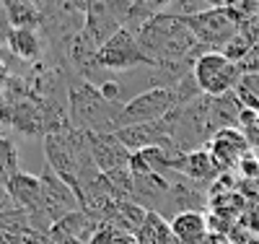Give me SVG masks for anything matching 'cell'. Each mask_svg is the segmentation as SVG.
Wrapping results in <instances>:
<instances>
[{"mask_svg": "<svg viewBox=\"0 0 259 244\" xmlns=\"http://www.w3.org/2000/svg\"><path fill=\"white\" fill-rule=\"evenodd\" d=\"M135 37L153 65H194V60L205 55L179 16L158 13L135 29Z\"/></svg>", "mask_w": 259, "mask_h": 244, "instance_id": "1", "label": "cell"}, {"mask_svg": "<svg viewBox=\"0 0 259 244\" xmlns=\"http://www.w3.org/2000/svg\"><path fill=\"white\" fill-rule=\"evenodd\" d=\"M45 156H47V166L62 182H68L75 195H80L85 185H91L96 177H101L99 166L91 159L85 132L78 127L50 132L45 138Z\"/></svg>", "mask_w": 259, "mask_h": 244, "instance_id": "2", "label": "cell"}, {"mask_svg": "<svg viewBox=\"0 0 259 244\" xmlns=\"http://www.w3.org/2000/svg\"><path fill=\"white\" fill-rule=\"evenodd\" d=\"M68 104H70V117L78 130L85 132H117V117L119 109L117 104L106 101L99 94V86H91L89 81H78L68 88Z\"/></svg>", "mask_w": 259, "mask_h": 244, "instance_id": "3", "label": "cell"}, {"mask_svg": "<svg viewBox=\"0 0 259 244\" xmlns=\"http://www.w3.org/2000/svg\"><path fill=\"white\" fill-rule=\"evenodd\" d=\"M96 68L101 71H140V68H156L150 57L140 50V42L135 37V31H130L127 26L117 29L101 47L96 50Z\"/></svg>", "mask_w": 259, "mask_h": 244, "instance_id": "4", "label": "cell"}, {"mask_svg": "<svg viewBox=\"0 0 259 244\" xmlns=\"http://www.w3.org/2000/svg\"><path fill=\"white\" fill-rule=\"evenodd\" d=\"M192 76L202 96H226L233 94L236 83L241 78V68L223 52H205L194 60Z\"/></svg>", "mask_w": 259, "mask_h": 244, "instance_id": "5", "label": "cell"}, {"mask_svg": "<svg viewBox=\"0 0 259 244\" xmlns=\"http://www.w3.org/2000/svg\"><path fill=\"white\" fill-rule=\"evenodd\" d=\"M192 37L197 39L202 52H223L226 44L236 37L241 21L236 18L228 8H207L192 18H184Z\"/></svg>", "mask_w": 259, "mask_h": 244, "instance_id": "6", "label": "cell"}, {"mask_svg": "<svg viewBox=\"0 0 259 244\" xmlns=\"http://www.w3.org/2000/svg\"><path fill=\"white\" fill-rule=\"evenodd\" d=\"M39 185H41L45 211H47V216L52 221V226L57 224V221H62L65 216L80 211V200H78V195L73 192V187L68 182H62L50 166L39 174Z\"/></svg>", "mask_w": 259, "mask_h": 244, "instance_id": "7", "label": "cell"}, {"mask_svg": "<svg viewBox=\"0 0 259 244\" xmlns=\"http://www.w3.org/2000/svg\"><path fill=\"white\" fill-rule=\"evenodd\" d=\"M205 148L210 151V156L215 159V164H218L223 174L239 169V164L251 153L249 141L244 138V132L239 127H226L221 132H215Z\"/></svg>", "mask_w": 259, "mask_h": 244, "instance_id": "8", "label": "cell"}, {"mask_svg": "<svg viewBox=\"0 0 259 244\" xmlns=\"http://www.w3.org/2000/svg\"><path fill=\"white\" fill-rule=\"evenodd\" d=\"M85 143H89L91 159H94V164L99 166L101 174H109V171H117V169H130L133 153L117 141L114 132H85Z\"/></svg>", "mask_w": 259, "mask_h": 244, "instance_id": "9", "label": "cell"}, {"mask_svg": "<svg viewBox=\"0 0 259 244\" xmlns=\"http://www.w3.org/2000/svg\"><path fill=\"white\" fill-rule=\"evenodd\" d=\"M171 234L179 244H205L210 236V221L202 211H184L168 221Z\"/></svg>", "mask_w": 259, "mask_h": 244, "instance_id": "10", "label": "cell"}, {"mask_svg": "<svg viewBox=\"0 0 259 244\" xmlns=\"http://www.w3.org/2000/svg\"><path fill=\"white\" fill-rule=\"evenodd\" d=\"M182 174L187 177L189 182H194V185L205 187V185H212V182L218 180V177H221L223 171L218 169L215 159L210 156V151H207V148H200V151H192V153H187L184 166H182Z\"/></svg>", "mask_w": 259, "mask_h": 244, "instance_id": "11", "label": "cell"}, {"mask_svg": "<svg viewBox=\"0 0 259 244\" xmlns=\"http://www.w3.org/2000/svg\"><path fill=\"white\" fill-rule=\"evenodd\" d=\"M6 47L24 62H36L41 57V39L34 29H11L6 37Z\"/></svg>", "mask_w": 259, "mask_h": 244, "instance_id": "12", "label": "cell"}, {"mask_svg": "<svg viewBox=\"0 0 259 244\" xmlns=\"http://www.w3.org/2000/svg\"><path fill=\"white\" fill-rule=\"evenodd\" d=\"M3 11H6V21L11 24V29H34L39 26L41 13L34 8V3L26 0H3Z\"/></svg>", "mask_w": 259, "mask_h": 244, "instance_id": "13", "label": "cell"}, {"mask_svg": "<svg viewBox=\"0 0 259 244\" xmlns=\"http://www.w3.org/2000/svg\"><path fill=\"white\" fill-rule=\"evenodd\" d=\"M135 236H138V244H179L177 236L171 234L168 221L156 213H148L145 224L140 226V231Z\"/></svg>", "mask_w": 259, "mask_h": 244, "instance_id": "14", "label": "cell"}, {"mask_svg": "<svg viewBox=\"0 0 259 244\" xmlns=\"http://www.w3.org/2000/svg\"><path fill=\"white\" fill-rule=\"evenodd\" d=\"M55 229H60V231H65V234H70V236H75V239L89 244L94 239V234L99 231V224L85 211H75L70 216H65L62 221H57Z\"/></svg>", "mask_w": 259, "mask_h": 244, "instance_id": "15", "label": "cell"}, {"mask_svg": "<svg viewBox=\"0 0 259 244\" xmlns=\"http://www.w3.org/2000/svg\"><path fill=\"white\" fill-rule=\"evenodd\" d=\"M236 101L246 112H259V73H241L239 83L233 88Z\"/></svg>", "mask_w": 259, "mask_h": 244, "instance_id": "16", "label": "cell"}, {"mask_svg": "<svg viewBox=\"0 0 259 244\" xmlns=\"http://www.w3.org/2000/svg\"><path fill=\"white\" fill-rule=\"evenodd\" d=\"M18 156H16V148L8 138H0V187L6 190V185L18 174Z\"/></svg>", "mask_w": 259, "mask_h": 244, "instance_id": "17", "label": "cell"}, {"mask_svg": "<svg viewBox=\"0 0 259 244\" xmlns=\"http://www.w3.org/2000/svg\"><path fill=\"white\" fill-rule=\"evenodd\" d=\"M89 244H138V236L112 229V226H99V231L94 234V239Z\"/></svg>", "mask_w": 259, "mask_h": 244, "instance_id": "18", "label": "cell"}, {"mask_svg": "<svg viewBox=\"0 0 259 244\" xmlns=\"http://www.w3.org/2000/svg\"><path fill=\"white\" fill-rule=\"evenodd\" d=\"M210 6L205 3V0H174L163 13L168 16H179V18H192V16H197L202 11H207Z\"/></svg>", "mask_w": 259, "mask_h": 244, "instance_id": "19", "label": "cell"}, {"mask_svg": "<svg viewBox=\"0 0 259 244\" xmlns=\"http://www.w3.org/2000/svg\"><path fill=\"white\" fill-rule=\"evenodd\" d=\"M47 244H85V241H80V239H75V236H70V234H65V231L52 226L50 234H47Z\"/></svg>", "mask_w": 259, "mask_h": 244, "instance_id": "20", "label": "cell"}, {"mask_svg": "<svg viewBox=\"0 0 259 244\" xmlns=\"http://www.w3.org/2000/svg\"><path fill=\"white\" fill-rule=\"evenodd\" d=\"M241 224H246L254 234H259V203H254L249 211H244V216H241Z\"/></svg>", "mask_w": 259, "mask_h": 244, "instance_id": "21", "label": "cell"}, {"mask_svg": "<svg viewBox=\"0 0 259 244\" xmlns=\"http://www.w3.org/2000/svg\"><path fill=\"white\" fill-rule=\"evenodd\" d=\"M143 3H145L150 11H153V13H163L171 3H174V0H143Z\"/></svg>", "mask_w": 259, "mask_h": 244, "instance_id": "22", "label": "cell"}, {"mask_svg": "<svg viewBox=\"0 0 259 244\" xmlns=\"http://www.w3.org/2000/svg\"><path fill=\"white\" fill-rule=\"evenodd\" d=\"M205 244H233V239L228 234H223V231H210V236H207Z\"/></svg>", "mask_w": 259, "mask_h": 244, "instance_id": "23", "label": "cell"}, {"mask_svg": "<svg viewBox=\"0 0 259 244\" xmlns=\"http://www.w3.org/2000/svg\"><path fill=\"white\" fill-rule=\"evenodd\" d=\"M8 81H11V73H8V68H6V62L0 60V88H3Z\"/></svg>", "mask_w": 259, "mask_h": 244, "instance_id": "24", "label": "cell"}, {"mask_svg": "<svg viewBox=\"0 0 259 244\" xmlns=\"http://www.w3.org/2000/svg\"><path fill=\"white\" fill-rule=\"evenodd\" d=\"M210 8H226V0H205Z\"/></svg>", "mask_w": 259, "mask_h": 244, "instance_id": "25", "label": "cell"}]
</instances>
